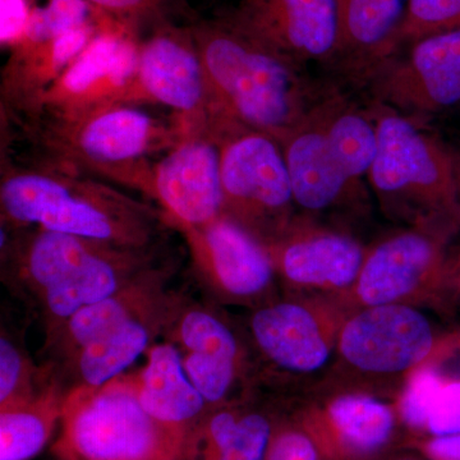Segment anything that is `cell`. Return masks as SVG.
<instances>
[{"mask_svg": "<svg viewBox=\"0 0 460 460\" xmlns=\"http://www.w3.org/2000/svg\"><path fill=\"white\" fill-rule=\"evenodd\" d=\"M376 133L368 172L375 190L425 228L460 226L458 172L449 153L401 115L381 118Z\"/></svg>", "mask_w": 460, "mask_h": 460, "instance_id": "cell-5", "label": "cell"}, {"mask_svg": "<svg viewBox=\"0 0 460 460\" xmlns=\"http://www.w3.org/2000/svg\"><path fill=\"white\" fill-rule=\"evenodd\" d=\"M284 145L296 204L308 211L334 205L350 181L330 146L325 129H298Z\"/></svg>", "mask_w": 460, "mask_h": 460, "instance_id": "cell-21", "label": "cell"}, {"mask_svg": "<svg viewBox=\"0 0 460 460\" xmlns=\"http://www.w3.org/2000/svg\"><path fill=\"white\" fill-rule=\"evenodd\" d=\"M326 414L345 445L361 453L375 452L394 429V411L366 393L348 392L329 402Z\"/></svg>", "mask_w": 460, "mask_h": 460, "instance_id": "cell-27", "label": "cell"}, {"mask_svg": "<svg viewBox=\"0 0 460 460\" xmlns=\"http://www.w3.org/2000/svg\"><path fill=\"white\" fill-rule=\"evenodd\" d=\"M347 313L320 299H292L262 305L251 317L253 341L280 370L307 376L334 361L339 330Z\"/></svg>", "mask_w": 460, "mask_h": 460, "instance_id": "cell-11", "label": "cell"}, {"mask_svg": "<svg viewBox=\"0 0 460 460\" xmlns=\"http://www.w3.org/2000/svg\"><path fill=\"white\" fill-rule=\"evenodd\" d=\"M65 399L57 389L0 408V460H30L44 449L57 420L62 419Z\"/></svg>", "mask_w": 460, "mask_h": 460, "instance_id": "cell-25", "label": "cell"}, {"mask_svg": "<svg viewBox=\"0 0 460 460\" xmlns=\"http://www.w3.org/2000/svg\"><path fill=\"white\" fill-rule=\"evenodd\" d=\"M233 21L289 59L339 48L337 0H244Z\"/></svg>", "mask_w": 460, "mask_h": 460, "instance_id": "cell-15", "label": "cell"}, {"mask_svg": "<svg viewBox=\"0 0 460 460\" xmlns=\"http://www.w3.org/2000/svg\"><path fill=\"white\" fill-rule=\"evenodd\" d=\"M402 392L399 411L411 428L436 438L460 434V380L441 376L428 365L411 375Z\"/></svg>", "mask_w": 460, "mask_h": 460, "instance_id": "cell-23", "label": "cell"}, {"mask_svg": "<svg viewBox=\"0 0 460 460\" xmlns=\"http://www.w3.org/2000/svg\"><path fill=\"white\" fill-rule=\"evenodd\" d=\"M113 18L74 30L53 41L17 44L2 72V111L8 117L26 114L59 80L75 58L100 32L118 25Z\"/></svg>", "mask_w": 460, "mask_h": 460, "instance_id": "cell-18", "label": "cell"}, {"mask_svg": "<svg viewBox=\"0 0 460 460\" xmlns=\"http://www.w3.org/2000/svg\"><path fill=\"white\" fill-rule=\"evenodd\" d=\"M150 266V248L136 250L98 242L71 274L39 296L49 334L78 311L114 295Z\"/></svg>", "mask_w": 460, "mask_h": 460, "instance_id": "cell-17", "label": "cell"}, {"mask_svg": "<svg viewBox=\"0 0 460 460\" xmlns=\"http://www.w3.org/2000/svg\"><path fill=\"white\" fill-rule=\"evenodd\" d=\"M456 274H458V277H459V280H460V256H459V259L456 260Z\"/></svg>", "mask_w": 460, "mask_h": 460, "instance_id": "cell-38", "label": "cell"}, {"mask_svg": "<svg viewBox=\"0 0 460 460\" xmlns=\"http://www.w3.org/2000/svg\"><path fill=\"white\" fill-rule=\"evenodd\" d=\"M2 220L13 228L36 226L113 246L147 250L163 211L142 204L84 172L48 164H3Z\"/></svg>", "mask_w": 460, "mask_h": 460, "instance_id": "cell-2", "label": "cell"}, {"mask_svg": "<svg viewBox=\"0 0 460 460\" xmlns=\"http://www.w3.org/2000/svg\"><path fill=\"white\" fill-rule=\"evenodd\" d=\"M168 307L124 323L75 354L80 378L77 387L96 389L120 376L147 349L164 325Z\"/></svg>", "mask_w": 460, "mask_h": 460, "instance_id": "cell-22", "label": "cell"}, {"mask_svg": "<svg viewBox=\"0 0 460 460\" xmlns=\"http://www.w3.org/2000/svg\"><path fill=\"white\" fill-rule=\"evenodd\" d=\"M277 274L302 292L343 304L358 279L367 251L356 239L325 229L286 230L266 244Z\"/></svg>", "mask_w": 460, "mask_h": 460, "instance_id": "cell-14", "label": "cell"}, {"mask_svg": "<svg viewBox=\"0 0 460 460\" xmlns=\"http://www.w3.org/2000/svg\"><path fill=\"white\" fill-rule=\"evenodd\" d=\"M460 27V0H411L394 44Z\"/></svg>", "mask_w": 460, "mask_h": 460, "instance_id": "cell-31", "label": "cell"}, {"mask_svg": "<svg viewBox=\"0 0 460 460\" xmlns=\"http://www.w3.org/2000/svg\"><path fill=\"white\" fill-rule=\"evenodd\" d=\"M140 44L118 23L90 42L35 107L12 118H63L118 104H132Z\"/></svg>", "mask_w": 460, "mask_h": 460, "instance_id": "cell-9", "label": "cell"}, {"mask_svg": "<svg viewBox=\"0 0 460 460\" xmlns=\"http://www.w3.org/2000/svg\"><path fill=\"white\" fill-rule=\"evenodd\" d=\"M166 268H147L124 284L114 295L75 314L49 334L57 352L75 357L83 348L129 321L168 307L165 284L171 278Z\"/></svg>", "mask_w": 460, "mask_h": 460, "instance_id": "cell-19", "label": "cell"}, {"mask_svg": "<svg viewBox=\"0 0 460 460\" xmlns=\"http://www.w3.org/2000/svg\"><path fill=\"white\" fill-rule=\"evenodd\" d=\"M224 214L269 244L289 226L295 202L284 151L265 133L242 129L222 140Z\"/></svg>", "mask_w": 460, "mask_h": 460, "instance_id": "cell-8", "label": "cell"}, {"mask_svg": "<svg viewBox=\"0 0 460 460\" xmlns=\"http://www.w3.org/2000/svg\"><path fill=\"white\" fill-rule=\"evenodd\" d=\"M190 30L204 66L214 132L224 137L251 129L286 142L301 129L304 90L289 58L234 21Z\"/></svg>", "mask_w": 460, "mask_h": 460, "instance_id": "cell-1", "label": "cell"}, {"mask_svg": "<svg viewBox=\"0 0 460 460\" xmlns=\"http://www.w3.org/2000/svg\"><path fill=\"white\" fill-rule=\"evenodd\" d=\"M39 147V164L93 172L148 192L146 157L171 150L193 132L180 118L157 119L128 104L111 105L72 117L18 118Z\"/></svg>", "mask_w": 460, "mask_h": 460, "instance_id": "cell-3", "label": "cell"}, {"mask_svg": "<svg viewBox=\"0 0 460 460\" xmlns=\"http://www.w3.org/2000/svg\"><path fill=\"white\" fill-rule=\"evenodd\" d=\"M458 183H459V193H460V181L458 180Z\"/></svg>", "mask_w": 460, "mask_h": 460, "instance_id": "cell-39", "label": "cell"}, {"mask_svg": "<svg viewBox=\"0 0 460 460\" xmlns=\"http://www.w3.org/2000/svg\"><path fill=\"white\" fill-rule=\"evenodd\" d=\"M411 0H337L339 48L386 49L394 45Z\"/></svg>", "mask_w": 460, "mask_h": 460, "instance_id": "cell-26", "label": "cell"}, {"mask_svg": "<svg viewBox=\"0 0 460 460\" xmlns=\"http://www.w3.org/2000/svg\"><path fill=\"white\" fill-rule=\"evenodd\" d=\"M452 290L460 292L456 263L447 259L438 232L420 228L384 239L367 251L341 307L350 314L374 305H416Z\"/></svg>", "mask_w": 460, "mask_h": 460, "instance_id": "cell-7", "label": "cell"}, {"mask_svg": "<svg viewBox=\"0 0 460 460\" xmlns=\"http://www.w3.org/2000/svg\"><path fill=\"white\" fill-rule=\"evenodd\" d=\"M184 353L242 358V350L232 330L219 317L205 310L186 311L172 332Z\"/></svg>", "mask_w": 460, "mask_h": 460, "instance_id": "cell-30", "label": "cell"}, {"mask_svg": "<svg viewBox=\"0 0 460 460\" xmlns=\"http://www.w3.org/2000/svg\"><path fill=\"white\" fill-rule=\"evenodd\" d=\"M270 447L268 419L259 413L238 416L222 411L199 428L190 460H266Z\"/></svg>", "mask_w": 460, "mask_h": 460, "instance_id": "cell-24", "label": "cell"}, {"mask_svg": "<svg viewBox=\"0 0 460 460\" xmlns=\"http://www.w3.org/2000/svg\"><path fill=\"white\" fill-rule=\"evenodd\" d=\"M100 12L87 0H48L44 5L31 8L25 32L17 44L35 45L53 41L74 30L104 22L111 18L107 16L99 20L96 13Z\"/></svg>", "mask_w": 460, "mask_h": 460, "instance_id": "cell-29", "label": "cell"}, {"mask_svg": "<svg viewBox=\"0 0 460 460\" xmlns=\"http://www.w3.org/2000/svg\"><path fill=\"white\" fill-rule=\"evenodd\" d=\"M30 11L27 0H0V41L3 47H13L25 32Z\"/></svg>", "mask_w": 460, "mask_h": 460, "instance_id": "cell-34", "label": "cell"}, {"mask_svg": "<svg viewBox=\"0 0 460 460\" xmlns=\"http://www.w3.org/2000/svg\"><path fill=\"white\" fill-rule=\"evenodd\" d=\"M325 133L348 180L368 174L376 156V127L361 115L347 113L335 118Z\"/></svg>", "mask_w": 460, "mask_h": 460, "instance_id": "cell-28", "label": "cell"}, {"mask_svg": "<svg viewBox=\"0 0 460 460\" xmlns=\"http://www.w3.org/2000/svg\"><path fill=\"white\" fill-rule=\"evenodd\" d=\"M38 394L26 357L5 335L0 338V408L25 402Z\"/></svg>", "mask_w": 460, "mask_h": 460, "instance_id": "cell-32", "label": "cell"}, {"mask_svg": "<svg viewBox=\"0 0 460 460\" xmlns=\"http://www.w3.org/2000/svg\"><path fill=\"white\" fill-rule=\"evenodd\" d=\"M141 102L172 109L192 131L210 129L208 84L190 30L162 27L140 44L132 104Z\"/></svg>", "mask_w": 460, "mask_h": 460, "instance_id": "cell-12", "label": "cell"}, {"mask_svg": "<svg viewBox=\"0 0 460 460\" xmlns=\"http://www.w3.org/2000/svg\"><path fill=\"white\" fill-rule=\"evenodd\" d=\"M270 449L281 460H320L313 440L301 432H284L272 441Z\"/></svg>", "mask_w": 460, "mask_h": 460, "instance_id": "cell-35", "label": "cell"}, {"mask_svg": "<svg viewBox=\"0 0 460 460\" xmlns=\"http://www.w3.org/2000/svg\"><path fill=\"white\" fill-rule=\"evenodd\" d=\"M222 141L211 129L190 132L151 166L148 192L165 223L199 226L224 214Z\"/></svg>", "mask_w": 460, "mask_h": 460, "instance_id": "cell-10", "label": "cell"}, {"mask_svg": "<svg viewBox=\"0 0 460 460\" xmlns=\"http://www.w3.org/2000/svg\"><path fill=\"white\" fill-rule=\"evenodd\" d=\"M266 460H281V459L279 458V456H278V454H275L270 449V450H269L268 458H266Z\"/></svg>", "mask_w": 460, "mask_h": 460, "instance_id": "cell-37", "label": "cell"}, {"mask_svg": "<svg viewBox=\"0 0 460 460\" xmlns=\"http://www.w3.org/2000/svg\"><path fill=\"white\" fill-rule=\"evenodd\" d=\"M428 452L436 460H460V434L435 438L429 441Z\"/></svg>", "mask_w": 460, "mask_h": 460, "instance_id": "cell-36", "label": "cell"}, {"mask_svg": "<svg viewBox=\"0 0 460 460\" xmlns=\"http://www.w3.org/2000/svg\"><path fill=\"white\" fill-rule=\"evenodd\" d=\"M62 420V452L75 460H180L186 449V428L150 416L132 375L96 389L75 387Z\"/></svg>", "mask_w": 460, "mask_h": 460, "instance_id": "cell-4", "label": "cell"}, {"mask_svg": "<svg viewBox=\"0 0 460 460\" xmlns=\"http://www.w3.org/2000/svg\"><path fill=\"white\" fill-rule=\"evenodd\" d=\"M458 345L460 335L440 334L416 305H374L347 314L334 358L344 374L366 384H405Z\"/></svg>", "mask_w": 460, "mask_h": 460, "instance_id": "cell-6", "label": "cell"}, {"mask_svg": "<svg viewBox=\"0 0 460 460\" xmlns=\"http://www.w3.org/2000/svg\"><path fill=\"white\" fill-rule=\"evenodd\" d=\"M102 13L127 27L159 17L171 0H87Z\"/></svg>", "mask_w": 460, "mask_h": 460, "instance_id": "cell-33", "label": "cell"}, {"mask_svg": "<svg viewBox=\"0 0 460 460\" xmlns=\"http://www.w3.org/2000/svg\"><path fill=\"white\" fill-rule=\"evenodd\" d=\"M394 104L411 111H443L460 102V27L414 41L410 57L387 77Z\"/></svg>", "mask_w": 460, "mask_h": 460, "instance_id": "cell-16", "label": "cell"}, {"mask_svg": "<svg viewBox=\"0 0 460 460\" xmlns=\"http://www.w3.org/2000/svg\"><path fill=\"white\" fill-rule=\"evenodd\" d=\"M177 229L186 238L199 277L220 296L252 301L270 289L277 270L268 247L228 215Z\"/></svg>", "mask_w": 460, "mask_h": 460, "instance_id": "cell-13", "label": "cell"}, {"mask_svg": "<svg viewBox=\"0 0 460 460\" xmlns=\"http://www.w3.org/2000/svg\"><path fill=\"white\" fill-rule=\"evenodd\" d=\"M142 407L166 425L186 428L204 411V396L190 383L181 354L174 344L154 345L146 365L132 375Z\"/></svg>", "mask_w": 460, "mask_h": 460, "instance_id": "cell-20", "label": "cell"}]
</instances>
